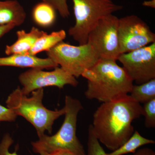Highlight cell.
Instances as JSON below:
<instances>
[{
	"instance_id": "6da1fadb",
	"label": "cell",
	"mask_w": 155,
	"mask_h": 155,
	"mask_svg": "<svg viewBox=\"0 0 155 155\" xmlns=\"http://www.w3.org/2000/svg\"><path fill=\"white\" fill-rule=\"evenodd\" d=\"M143 115V106L129 94L102 103L94 114L92 128L100 143L113 151L130 138L134 131L133 121Z\"/></svg>"
},
{
	"instance_id": "7a4b0ae2",
	"label": "cell",
	"mask_w": 155,
	"mask_h": 155,
	"mask_svg": "<svg viewBox=\"0 0 155 155\" xmlns=\"http://www.w3.org/2000/svg\"><path fill=\"white\" fill-rule=\"evenodd\" d=\"M81 76L87 80L84 95L89 100L105 103L122 99L130 94L133 80L115 60L100 59Z\"/></svg>"
},
{
	"instance_id": "3957f363",
	"label": "cell",
	"mask_w": 155,
	"mask_h": 155,
	"mask_svg": "<svg viewBox=\"0 0 155 155\" xmlns=\"http://www.w3.org/2000/svg\"><path fill=\"white\" fill-rule=\"evenodd\" d=\"M65 119L58 132L52 136L44 134L31 143L34 152L45 155L57 150L70 151L77 155H86L83 145L76 136L78 116L83 107L79 100L65 97Z\"/></svg>"
},
{
	"instance_id": "277c9868",
	"label": "cell",
	"mask_w": 155,
	"mask_h": 155,
	"mask_svg": "<svg viewBox=\"0 0 155 155\" xmlns=\"http://www.w3.org/2000/svg\"><path fill=\"white\" fill-rule=\"evenodd\" d=\"M31 93V96L27 97L22 93L18 86L8 96L6 101L7 107L33 125L38 137L45 134L46 131L51 134L55 121L65 114V107L56 110L46 108L42 103L43 88Z\"/></svg>"
},
{
	"instance_id": "5b68a950",
	"label": "cell",
	"mask_w": 155,
	"mask_h": 155,
	"mask_svg": "<svg viewBox=\"0 0 155 155\" xmlns=\"http://www.w3.org/2000/svg\"><path fill=\"white\" fill-rule=\"evenodd\" d=\"M75 24L68 34L79 45L86 44L89 33L99 20L123 8L113 0H72Z\"/></svg>"
},
{
	"instance_id": "8992f818",
	"label": "cell",
	"mask_w": 155,
	"mask_h": 155,
	"mask_svg": "<svg viewBox=\"0 0 155 155\" xmlns=\"http://www.w3.org/2000/svg\"><path fill=\"white\" fill-rule=\"evenodd\" d=\"M46 52L48 58L76 78L93 67L100 59L94 49L87 43L74 46L63 41Z\"/></svg>"
},
{
	"instance_id": "52a82bcc",
	"label": "cell",
	"mask_w": 155,
	"mask_h": 155,
	"mask_svg": "<svg viewBox=\"0 0 155 155\" xmlns=\"http://www.w3.org/2000/svg\"><path fill=\"white\" fill-rule=\"evenodd\" d=\"M119 20L113 14L103 17L89 33L87 43L94 49L100 59L117 61L120 54L118 35Z\"/></svg>"
},
{
	"instance_id": "ba28073f",
	"label": "cell",
	"mask_w": 155,
	"mask_h": 155,
	"mask_svg": "<svg viewBox=\"0 0 155 155\" xmlns=\"http://www.w3.org/2000/svg\"><path fill=\"white\" fill-rule=\"evenodd\" d=\"M118 35L120 54L155 42V34L143 19L135 15L119 18Z\"/></svg>"
},
{
	"instance_id": "9c48e42d",
	"label": "cell",
	"mask_w": 155,
	"mask_h": 155,
	"mask_svg": "<svg viewBox=\"0 0 155 155\" xmlns=\"http://www.w3.org/2000/svg\"><path fill=\"white\" fill-rule=\"evenodd\" d=\"M137 84L155 78V42L144 47L120 54L117 59Z\"/></svg>"
},
{
	"instance_id": "30bf717a",
	"label": "cell",
	"mask_w": 155,
	"mask_h": 155,
	"mask_svg": "<svg viewBox=\"0 0 155 155\" xmlns=\"http://www.w3.org/2000/svg\"><path fill=\"white\" fill-rule=\"evenodd\" d=\"M51 71L39 69H31L21 73L19 81L22 84L21 91L28 96L32 91L47 87H56L63 88L66 85L77 87L78 81L76 78L65 71L61 67L54 68Z\"/></svg>"
},
{
	"instance_id": "8fae6325",
	"label": "cell",
	"mask_w": 155,
	"mask_h": 155,
	"mask_svg": "<svg viewBox=\"0 0 155 155\" xmlns=\"http://www.w3.org/2000/svg\"><path fill=\"white\" fill-rule=\"evenodd\" d=\"M7 66L31 69H54L58 64L49 58H41L28 54H14L0 58V67Z\"/></svg>"
},
{
	"instance_id": "7c38bea8",
	"label": "cell",
	"mask_w": 155,
	"mask_h": 155,
	"mask_svg": "<svg viewBox=\"0 0 155 155\" xmlns=\"http://www.w3.org/2000/svg\"><path fill=\"white\" fill-rule=\"evenodd\" d=\"M45 33L35 27L28 32L24 30L18 31L16 33L17 40L13 44L6 46L5 53L8 56L14 54H27L38 39Z\"/></svg>"
},
{
	"instance_id": "4fadbf2b",
	"label": "cell",
	"mask_w": 155,
	"mask_h": 155,
	"mask_svg": "<svg viewBox=\"0 0 155 155\" xmlns=\"http://www.w3.org/2000/svg\"><path fill=\"white\" fill-rule=\"evenodd\" d=\"M26 17L24 8L17 0L0 1V25H22Z\"/></svg>"
},
{
	"instance_id": "5bb4252c",
	"label": "cell",
	"mask_w": 155,
	"mask_h": 155,
	"mask_svg": "<svg viewBox=\"0 0 155 155\" xmlns=\"http://www.w3.org/2000/svg\"><path fill=\"white\" fill-rule=\"evenodd\" d=\"M57 11L49 3L42 1L32 8L31 17L35 23L41 27L52 26L57 19Z\"/></svg>"
},
{
	"instance_id": "9a60e30c",
	"label": "cell",
	"mask_w": 155,
	"mask_h": 155,
	"mask_svg": "<svg viewBox=\"0 0 155 155\" xmlns=\"http://www.w3.org/2000/svg\"><path fill=\"white\" fill-rule=\"evenodd\" d=\"M67 34L63 29L53 31L50 34L45 32L38 39L33 46L28 52V54L36 56L38 53L43 51H48L56 45L66 38Z\"/></svg>"
},
{
	"instance_id": "2e32d148",
	"label": "cell",
	"mask_w": 155,
	"mask_h": 155,
	"mask_svg": "<svg viewBox=\"0 0 155 155\" xmlns=\"http://www.w3.org/2000/svg\"><path fill=\"white\" fill-rule=\"evenodd\" d=\"M155 141L143 137L137 130H135L130 138L117 149L108 155H124L134 153L140 147L148 144H154Z\"/></svg>"
},
{
	"instance_id": "e0dca14e",
	"label": "cell",
	"mask_w": 155,
	"mask_h": 155,
	"mask_svg": "<svg viewBox=\"0 0 155 155\" xmlns=\"http://www.w3.org/2000/svg\"><path fill=\"white\" fill-rule=\"evenodd\" d=\"M129 95L140 104L155 99V78L141 84L134 85Z\"/></svg>"
},
{
	"instance_id": "ac0fdd59",
	"label": "cell",
	"mask_w": 155,
	"mask_h": 155,
	"mask_svg": "<svg viewBox=\"0 0 155 155\" xmlns=\"http://www.w3.org/2000/svg\"><path fill=\"white\" fill-rule=\"evenodd\" d=\"M86 155H108L94 133L91 125L88 128Z\"/></svg>"
},
{
	"instance_id": "d6986e66",
	"label": "cell",
	"mask_w": 155,
	"mask_h": 155,
	"mask_svg": "<svg viewBox=\"0 0 155 155\" xmlns=\"http://www.w3.org/2000/svg\"><path fill=\"white\" fill-rule=\"evenodd\" d=\"M143 115L145 126L147 128L155 127V98L143 104Z\"/></svg>"
},
{
	"instance_id": "ffe728a7",
	"label": "cell",
	"mask_w": 155,
	"mask_h": 155,
	"mask_svg": "<svg viewBox=\"0 0 155 155\" xmlns=\"http://www.w3.org/2000/svg\"><path fill=\"white\" fill-rule=\"evenodd\" d=\"M49 3L58 11L61 17L67 18L70 15L67 0H42Z\"/></svg>"
},
{
	"instance_id": "44dd1931",
	"label": "cell",
	"mask_w": 155,
	"mask_h": 155,
	"mask_svg": "<svg viewBox=\"0 0 155 155\" xmlns=\"http://www.w3.org/2000/svg\"><path fill=\"white\" fill-rule=\"evenodd\" d=\"M14 140L10 134H6L4 136L2 142L0 143V155H19L17 154L16 152L13 153L9 151V148Z\"/></svg>"
},
{
	"instance_id": "7402d4cb",
	"label": "cell",
	"mask_w": 155,
	"mask_h": 155,
	"mask_svg": "<svg viewBox=\"0 0 155 155\" xmlns=\"http://www.w3.org/2000/svg\"><path fill=\"white\" fill-rule=\"evenodd\" d=\"M17 117L16 114L11 109L0 104V122H14Z\"/></svg>"
},
{
	"instance_id": "603a6c76",
	"label": "cell",
	"mask_w": 155,
	"mask_h": 155,
	"mask_svg": "<svg viewBox=\"0 0 155 155\" xmlns=\"http://www.w3.org/2000/svg\"><path fill=\"white\" fill-rule=\"evenodd\" d=\"M16 27V25L14 24H9L5 25H0V38L4 35L9 32L10 31Z\"/></svg>"
},
{
	"instance_id": "cb8c5ba5",
	"label": "cell",
	"mask_w": 155,
	"mask_h": 155,
	"mask_svg": "<svg viewBox=\"0 0 155 155\" xmlns=\"http://www.w3.org/2000/svg\"><path fill=\"white\" fill-rule=\"evenodd\" d=\"M133 155H155V153L151 149L144 148L136 151Z\"/></svg>"
},
{
	"instance_id": "d4e9b609",
	"label": "cell",
	"mask_w": 155,
	"mask_h": 155,
	"mask_svg": "<svg viewBox=\"0 0 155 155\" xmlns=\"http://www.w3.org/2000/svg\"><path fill=\"white\" fill-rule=\"evenodd\" d=\"M45 155H77L67 150H60L54 151Z\"/></svg>"
},
{
	"instance_id": "484cf974",
	"label": "cell",
	"mask_w": 155,
	"mask_h": 155,
	"mask_svg": "<svg viewBox=\"0 0 155 155\" xmlns=\"http://www.w3.org/2000/svg\"><path fill=\"white\" fill-rule=\"evenodd\" d=\"M142 5L145 7L155 8V0H149L145 1L142 3Z\"/></svg>"
}]
</instances>
